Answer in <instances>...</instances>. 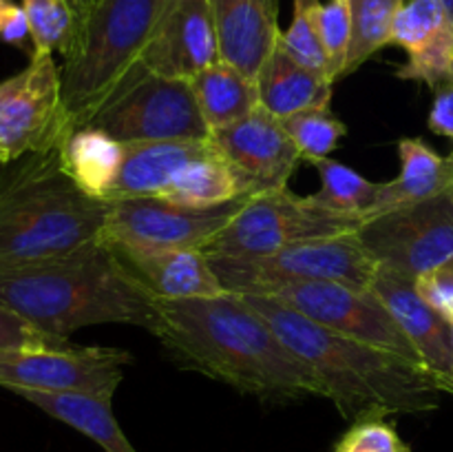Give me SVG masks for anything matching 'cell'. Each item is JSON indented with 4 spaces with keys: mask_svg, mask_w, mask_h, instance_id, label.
Returning <instances> with one entry per match:
<instances>
[{
    "mask_svg": "<svg viewBox=\"0 0 453 452\" xmlns=\"http://www.w3.org/2000/svg\"><path fill=\"white\" fill-rule=\"evenodd\" d=\"M159 344L181 363L268 403L323 397L317 375L239 292L162 301Z\"/></svg>",
    "mask_w": 453,
    "mask_h": 452,
    "instance_id": "1",
    "label": "cell"
},
{
    "mask_svg": "<svg viewBox=\"0 0 453 452\" xmlns=\"http://www.w3.org/2000/svg\"><path fill=\"white\" fill-rule=\"evenodd\" d=\"M0 301L62 339L96 323H131L150 335L162 323L157 297L102 238L66 255L0 269Z\"/></svg>",
    "mask_w": 453,
    "mask_h": 452,
    "instance_id": "2",
    "label": "cell"
},
{
    "mask_svg": "<svg viewBox=\"0 0 453 452\" xmlns=\"http://www.w3.org/2000/svg\"><path fill=\"white\" fill-rule=\"evenodd\" d=\"M243 297L317 375L323 399L352 424L367 417L420 415L441 406L445 393L425 363L326 331L270 297Z\"/></svg>",
    "mask_w": 453,
    "mask_h": 452,
    "instance_id": "3",
    "label": "cell"
},
{
    "mask_svg": "<svg viewBox=\"0 0 453 452\" xmlns=\"http://www.w3.org/2000/svg\"><path fill=\"white\" fill-rule=\"evenodd\" d=\"M109 202L84 193L60 149L0 167V269L66 255L102 238Z\"/></svg>",
    "mask_w": 453,
    "mask_h": 452,
    "instance_id": "4",
    "label": "cell"
},
{
    "mask_svg": "<svg viewBox=\"0 0 453 452\" xmlns=\"http://www.w3.org/2000/svg\"><path fill=\"white\" fill-rule=\"evenodd\" d=\"M171 0H97L78 22L62 62L71 131L87 127L106 97L140 65Z\"/></svg>",
    "mask_w": 453,
    "mask_h": 452,
    "instance_id": "5",
    "label": "cell"
},
{
    "mask_svg": "<svg viewBox=\"0 0 453 452\" xmlns=\"http://www.w3.org/2000/svg\"><path fill=\"white\" fill-rule=\"evenodd\" d=\"M162 198L186 207H217L250 198L237 168L212 137L124 144V162L106 202Z\"/></svg>",
    "mask_w": 453,
    "mask_h": 452,
    "instance_id": "6",
    "label": "cell"
},
{
    "mask_svg": "<svg viewBox=\"0 0 453 452\" xmlns=\"http://www.w3.org/2000/svg\"><path fill=\"white\" fill-rule=\"evenodd\" d=\"M212 269L228 292L261 295L274 286L299 282H339L372 291L379 264L367 253L357 230L332 238L305 239L268 255L212 257Z\"/></svg>",
    "mask_w": 453,
    "mask_h": 452,
    "instance_id": "7",
    "label": "cell"
},
{
    "mask_svg": "<svg viewBox=\"0 0 453 452\" xmlns=\"http://www.w3.org/2000/svg\"><path fill=\"white\" fill-rule=\"evenodd\" d=\"M88 124L122 144L211 137L188 80L157 75L142 62L128 71Z\"/></svg>",
    "mask_w": 453,
    "mask_h": 452,
    "instance_id": "8",
    "label": "cell"
},
{
    "mask_svg": "<svg viewBox=\"0 0 453 452\" xmlns=\"http://www.w3.org/2000/svg\"><path fill=\"white\" fill-rule=\"evenodd\" d=\"M358 226L361 222L334 215L308 195H295L286 186L248 198L203 253L212 257L268 255L305 239L354 233Z\"/></svg>",
    "mask_w": 453,
    "mask_h": 452,
    "instance_id": "9",
    "label": "cell"
},
{
    "mask_svg": "<svg viewBox=\"0 0 453 452\" xmlns=\"http://www.w3.org/2000/svg\"><path fill=\"white\" fill-rule=\"evenodd\" d=\"M248 198L217 207H186L162 198H127L109 202L102 239L119 255H149L177 248H206L226 229Z\"/></svg>",
    "mask_w": 453,
    "mask_h": 452,
    "instance_id": "10",
    "label": "cell"
},
{
    "mask_svg": "<svg viewBox=\"0 0 453 452\" xmlns=\"http://www.w3.org/2000/svg\"><path fill=\"white\" fill-rule=\"evenodd\" d=\"M357 235L376 264L416 282L453 260V189L367 217Z\"/></svg>",
    "mask_w": 453,
    "mask_h": 452,
    "instance_id": "11",
    "label": "cell"
},
{
    "mask_svg": "<svg viewBox=\"0 0 453 452\" xmlns=\"http://www.w3.org/2000/svg\"><path fill=\"white\" fill-rule=\"evenodd\" d=\"M69 133L60 66L51 53H31L25 69L0 82V142L9 162L60 149Z\"/></svg>",
    "mask_w": 453,
    "mask_h": 452,
    "instance_id": "12",
    "label": "cell"
},
{
    "mask_svg": "<svg viewBox=\"0 0 453 452\" xmlns=\"http://www.w3.org/2000/svg\"><path fill=\"white\" fill-rule=\"evenodd\" d=\"M131 353L122 348L71 344L65 348L0 350V388L80 393L113 399Z\"/></svg>",
    "mask_w": 453,
    "mask_h": 452,
    "instance_id": "13",
    "label": "cell"
},
{
    "mask_svg": "<svg viewBox=\"0 0 453 452\" xmlns=\"http://www.w3.org/2000/svg\"><path fill=\"white\" fill-rule=\"evenodd\" d=\"M261 295L296 310L326 331L420 362L403 328L372 291L339 282H299L274 286Z\"/></svg>",
    "mask_w": 453,
    "mask_h": 452,
    "instance_id": "14",
    "label": "cell"
},
{
    "mask_svg": "<svg viewBox=\"0 0 453 452\" xmlns=\"http://www.w3.org/2000/svg\"><path fill=\"white\" fill-rule=\"evenodd\" d=\"M211 137L237 168L250 198L286 189L299 160H303L281 120L264 106H257L250 115L230 127L212 131Z\"/></svg>",
    "mask_w": 453,
    "mask_h": 452,
    "instance_id": "15",
    "label": "cell"
},
{
    "mask_svg": "<svg viewBox=\"0 0 453 452\" xmlns=\"http://www.w3.org/2000/svg\"><path fill=\"white\" fill-rule=\"evenodd\" d=\"M219 60V40L211 3L171 0L140 62L153 74L190 82Z\"/></svg>",
    "mask_w": 453,
    "mask_h": 452,
    "instance_id": "16",
    "label": "cell"
},
{
    "mask_svg": "<svg viewBox=\"0 0 453 452\" xmlns=\"http://www.w3.org/2000/svg\"><path fill=\"white\" fill-rule=\"evenodd\" d=\"M372 292L383 301L414 346L416 355L436 377L445 394L453 397V335L451 322L432 308L416 291V282L379 266Z\"/></svg>",
    "mask_w": 453,
    "mask_h": 452,
    "instance_id": "17",
    "label": "cell"
},
{
    "mask_svg": "<svg viewBox=\"0 0 453 452\" xmlns=\"http://www.w3.org/2000/svg\"><path fill=\"white\" fill-rule=\"evenodd\" d=\"M219 40V58L257 80L277 49L279 0H208Z\"/></svg>",
    "mask_w": 453,
    "mask_h": 452,
    "instance_id": "18",
    "label": "cell"
},
{
    "mask_svg": "<svg viewBox=\"0 0 453 452\" xmlns=\"http://www.w3.org/2000/svg\"><path fill=\"white\" fill-rule=\"evenodd\" d=\"M146 288L162 301L203 300L228 292L202 248L122 255Z\"/></svg>",
    "mask_w": 453,
    "mask_h": 452,
    "instance_id": "19",
    "label": "cell"
},
{
    "mask_svg": "<svg viewBox=\"0 0 453 452\" xmlns=\"http://www.w3.org/2000/svg\"><path fill=\"white\" fill-rule=\"evenodd\" d=\"M401 173L394 180L380 182L379 198L370 217L403 204L436 198L453 189V151L441 155L420 137H403L398 142Z\"/></svg>",
    "mask_w": 453,
    "mask_h": 452,
    "instance_id": "20",
    "label": "cell"
},
{
    "mask_svg": "<svg viewBox=\"0 0 453 452\" xmlns=\"http://www.w3.org/2000/svg\"><path fill=\"white\" fill-rule=\"evenodd\" d=\"M257 89L261 106L274 118L283 120L303 109L330 105L334 82L327 75L292 60L277 44L257 75Z\"/></svg>",
    "mask_w": 453,
    "mask_h": 452,
    "instance_id": "21",
    "label": "cell"
},
{
    "mask_svg": "<svg viewBox=\"0 0 453 452\" xmlns=\"http://www.w3.org/2000/svg\"><path fill=\"white\" fill-rule=\"evenodd\" d=\"M13 394L69 428L78 430L104 452H137L115 419L111 408L113 399L80 393H38V390H16Z\"/></svg>",
    "mask_w": 453,
    "mask_h": 452,
    "instance_id": "22",
    "label": "cell"
},
{
    "mask_svg": "<svg viewBox=\"0 0 453 452\" xmlns=\"http://www.w3.org/2000/svg\"><path fill=\"white\" fill-rule=\"evenodd\" d=\"M62 167L87 195L104 199L124 162V144L102 129L80 127L60 146Z\"/></svg>",
    "mask_w": 453,
    "mask_h": 452,
    "instance_id": "23",
    "label": "cell"
},
{
    "mask_svg": "<svg viewBox=\"0 0 453 452\" xmlns=\"http://www.w3.org/2000/svg\"><path fill=\"white\" fill-rule=\"evenodd\" d=\"M195 100L208 129L219 131L250 115L261 106L257 80L239 71L237 66L219 60L190 80Z\"/></svg>",
    "mask_w": 453,
    "mask_h": 452,
    "instance_id": "24",
    "label": "cell"
},
{
    "mask_svg": "<svg viewBox=\"0 0 453 452\" xmlns=\"http://www.w3.org/2000/svg\"><path fill=\"white\" fill-rule=\"evenodd\" d=\"M317 167L321 186L317 193H310L317 207L334 213V215L348 217L354 222H365L374 211L376 198H379L380 182H370L354 168L336 162L332 158H323L312 162Z\"/></svg>",
    "mask_w": 453,
    "mask_h": 452,
    "instance_id": "25",
    "label": "cell"
},
{
    "mask_svg": "<svg viewBox=\"0 0 453 452\" xmlns=\"http://www.w3.org/2000/svg\"><path fill=\"white\" fill-rule=\"evenodd\" d=\"M352 18V43H349L345 75L361 69L385 44H392L394 22L405 0H348Z\"/></svg>",
    "mask_w": 453,
    "mask_h": 452,
    "instance_id": "26",
    "label": "cell"
},
{
    "mask_svg": "<svg viewBox=\"0 0 453 452\" xmlns=\"http://www.w3.org/2000/svg\"><path fill=\"white\" fill-rule=\"evenodd\" d=\"M281 124L288 136L299 146L301 158L308 160L310 164L317 162V160L330 158L336 146L341 144V140L348 136V127L330 109V105L312 106V109H303L295 115H288V118L281 120Z\"/></svg>",
    "mask_w": 453,
    "mask_h": 452,
    "instance_id": "27",
    "label": "cell"
},
{
    "mask_svg": "<svg viewBox=\"0 0 453 452\" xmlns=\"http://www.w3.org/2000/svg\"><path fill=\"white\" fill-rule=\"evenodd\" d=\"M319 9H321L319 0H295L292 22L286 31H281L279 47L299 65L330 78V65H327L326 47H323L321 27H319Z\"/></svg>",
    "mask_w": 453,
    "mask_h": 452,
    "instance_id": "28",
    "label": "cell"
},
{
    "mask_svg": "<svg viewBox=\"0 0 453 452\" xmlns=\"http://www.w3.org/2000/svg\"><path fill=\"white\" fill-rule=\"evenodd\" d=\"M31 29V53H56L69 49L73 40L75 13L66 0H22Z\"/></svg>",
    "mask_w": 453,
    "mask_h": 452,
    "instance_id": "29",
    "label": "cell"
},
{
    "mask_svg": "<svg viewBox=\"0 0 453 452\" xmlns=\"http://www.w3.org/2000/svg\"><path fill=\"white\" fill-rule=\"evenodd\" d=\"M401 80L427 84L432 91L445 87L453 80V25L445 27L432 43L418 51L407 53V60L394 71Z\"/></svg>",
    "mask_w": 453,
    "mask_h": 452,
    "instance_id": "30",
    "label": "cell"
},
{
    "mask_svg": "<svg viewBox=\"0 0 453 452\" xmlns=\"http://www.w3.org/2000/svg\"><path fill=\"white\" fill-rule=\"evenodd\" d=\"M447 25L449 18L441 0H407L394 22L392 44H398L407 53H414L432 43Z\"/></svg>",
    "mask_w": 453,
    "mask_h": 452,
    "instance_id": "31",
    "label": "cell"
},
{
    "mask_svg": "<svg viewBox=\"0 0 453 452\" xmlns=\"http://www.w3.org/2000/svg\"><path fill=\"white\" fill-rule=\"evenodd\" d=\"M319 27H321L323 47L330 65V78L334 84L343 78L348 62L349 43H352V18H349L348 0H330L319 9Z\"/></svg>",
    "mask_w": 453,
    "mask_h": 452,
    "instance_id": "32",
    "label": "cell"
},
{
    "mask_svg": "<svg viewBox=\"0 0 453 452\" xmlns=\"http://www.w3.org/2000/svg\"><path fill=\"white\" fill-rule=\"evenodd\" d=\"M334 452H411V448L388 417H367L349 425Z\"/></svg>",
    "mask_w": 453,
    "mask_h": 452,
    "instance_id": "33",
    "label": "cell"
},
{
    "mask_svg": "<svg viewBox=\"0 0 453 452\" xmlns=\"http://www.w3.org/2000/svg\"><path fill=\"white\" fill-rule=\"evenodd\" d=\"M65 346H71V339L47 335L0 301V350H42Z\"/></svg>",
    "mask_w": 453,
    "mask_h": 452,
    "instance_id": "34",
    "label": "cell"
},
{
    "mask_svg": "<svg viewBox=\"0 0 453 452\" xmlns=\"http://www.w3.org/2000/svg\"><path fill=\"white\" fill-rule=\"evenodd\" d=\"M416 291L436 313L453 323V260L420 275Z\"/></svg>",
    "mask_w": 453,
    "mask_h": 452,
    "instance_id": "35",
    "label": "cell"
},
{
    "mask_svg": "<svg viewBox=\"0 0 453 452\" xmlns=\"http://www.w3.org/2000/svg\"><path fill=\"white\" fill-rule=\"evenodd\" d=\"M0 40L18 49H25L31 43V29L25 9L13 0H0Z\"/></svg>",
    "mask_w": 453,
    "mask_h": 452,
    "instance_id": "36",
    "label": "cell"
},
{
    "mask_svg": "<svg viewBox=\"0 0 453 452\" xmlns=\"http://www.w3.org/2000/svg\"><path fill=\"white\" fill-rule=\"evenodd\" d=\"M427 122L436 136L449 137L453 142V80L434 91V105Z\"/></svg>",
    "mask_w": 453,
    "mask_h": 452,
    "instance_id": "37",
    "label": "cell"
},
{
    "mask_svg": "<svg viewBox=\"0 0 453 452\" xmlns=\"http://www.w3.org/2000/svg\"><path fill=\"white\" fill-rule=\"evenodd\" d=\"M66 3H69L71 12L75 13V20L80 22L88 12H91L93 7H96L97 0H66Z\"/></svg>",
    "mask_w": 453,
    "mask_h": 452,
    "instance_id": "38",
    "label": "cell"
},
{
    "mask_svg": "<svg viewBox=\"0 0 453 452\" xmlns=\"http://www.w3.org/2000/svg\"><path fill=\"white\" fill-rule=\"evenodd\" d=\"M441 4L445 7L447 18H449V22L453 25V0H441Z\"/></svg>",
    "mask_w": 453,
    "mask_h": 452,
    "instance_id": "39",
    "label": "cell"
},
{
    "mask_svg": "<svg viewBox=\"0 0 453 452\" xmlns=\"http://www.w3.org/2000/svg\"><path fill=\"white\" fill-rule=\"evenodd\" d=\"M7 162H9V158H7V151H4L3 142H0V167H3V164H7Z\"/></svg>",
    "mask_w": 453,
    "mask_h": 452,
    "instance_id": "40",
    "label": "cell"
},
{
    "mask_svg": "<svg viewBox=\"0 0 453 452\" xmlns=\"http://www.w3.org/2000/svg\"><path fill=\"white\" fill-rule=\"evenodd\" d=\"M451 335H453V323H451Z\"/></svg>",
    "mask_w": 453,
    "mask_h": 452,
    "instance_id": "41",
    "label": "cell"
}]
</instances>
